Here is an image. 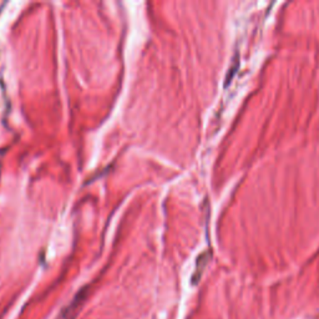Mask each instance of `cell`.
I'll return each instance as SVG.
<instances>
[{
    "label": "cell",
    "instance_id": "obj_1",
    "mask_svg": "<svg viewBox=\"0 0 319 319\" xmlns=\"http://www.w3.org/2000/svg\"><path fill=\"white\" fill-rule=\"evenodd\" d=\"M208 259H210V252H203L201 256H199V258L196 261V269L192 276V285H197L202 273H203V269L207 266Z\"/></svg>",
    "mask_w": 319,
    "mask_h": 319
},
{
    "label": "cell",
    "instance_id": "obj_2",
    "mask_svg": "<svg viewBox=\"0 0 319 319\" xmlns=\"http://www.w3.org/2000/svg\"><path fill=\"white\" fill-rule=\"evenodd\" d=\"M237 69H238V59H237V56H235V59H233V61H232V67H230L228 75L226 76V86L228 85V83H231V80H232V78H233V75H235V72H236Z\"/></svg>",
    "mask_w": 319,
    "mask_h": 319
}]
</instances>
